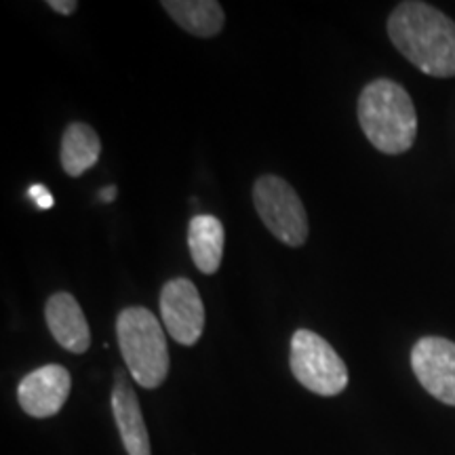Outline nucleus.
Returning <instances> with one entry per match:
<instances>
[{"instance_id": "nucleus-3", "label": "nucleus", "mask_w": 455, "mask_h": 455, "mask_svg": "<svg viewBox=\"0 0 455 455\" xmlns=\"http://www.w3.org/2000/svg\"><path fill=\"white\" fill-rule=\"evenodd\" d=\"M116 338L135 382L148 390L163 386L169 375L171 358L158 318L141 306L124 308L116 318Z\"/></svg>"}, {"instance_id": "nucleus-16", "label": "nucleus", "mask_w": 455, "mask_h": 455, "mask_svg": "<svg viewBox=\"0 0 455 455\" xmlns=\"http://www.w3.org/2000/svg\"><path fill=\"white\" fill-rule=\"evenodd\" d=\"M100 198H101V201H104V203H112L114 198H116V188H114V186L104 188V190L100 192Z\"/></svg>"}, {"instance_id": "nucleus-9", "label": "nucleus", "mask_w": 455, "mask_h": 455, "mask_svg": "<svg viewBox=\"0 0 455 455\" xmlns=\"http://www.w3.org/2000/svg\"><path fill=\"white\" fill-rule=\"evenodd\" d=\"M49 331L61 348L72 355H83L91 346L89 323L76 298L70 293H53L44 306Z\"/></svg>"}, {"instance_id": "nucleus-14", "label": "nucleus", "mask_w": 455, "mask_h": 455, "mask_svg": "<svg viewBox=\"0 0 455 455\" xmlns=\"http://www.w3.org/2000/svg\"><path fill=\"white\" fill-rule=\"evenodd\" d=\"M28 198L34 201V204H36L38 209H43V212H47V209H51L55 204L53 195H51L49 188L43 184H34L28 188Z\"/></svg>"}, {"instance_id": "nucleus-11", "label": "nucleus", "mask_w": 455, "mask_h": 455, "mask_svg": "<svg viewBox=\"0 0 455 455\" xmlns=\"http://www.w3.org/2000/svg\"><path fill=\"white\" fill-rule=\"evenodd\" d=\"M226 232L215 215H195L188 226V247L192 261L203 275H215L224 258Z\"/></svg>"}, {"instance_id": "nucleus-4", "label": "nucleus", "mask_w": 455, "mask_h": 455, "mask_svg": "<svg viewBox=\"0 0 455 455\" xmlns=\"http://www.w3.org/2000/svg\"><path fill=\"white\" fill-rule=\"evenodd\" d=\"M289 365L295 379L318 396H338L348 386V367L325 338L298 329L291 338Z\"/></svg>"}, {"instance_id": "nucleus-15", "label": "nucleus", "mask_w": 455, "mask_h": 455, "mask_svg": "<svg viewBox=\"0 0 455 455\" xmlns=\"http://www.w3.org/2000/svg\"><path fill=\"white\" fill-rule=\"evenodd\" d=\"M49 7L60 15H72L78 9L76 0H49Z\"/></svg>"}, {"instance_id": "nucleus-8", "label": "nucleus", "mask_w": 455, "mask_h": 455, "mask_svg": "<svg viewBox=\"0 0 455 455\" xmlns=\"http://www.w3.org/2000/svg\"><path fill=\"white\" fill-rule=\"evenodd\" d=\"M72 390L70 371L61 365H43L28 373L17 388V401L32 418H53L66 405Z\"/></svg>"}, {"instance_id": "nucleus-13", "label": "nucleus", "mask_w": 455, "mask_h": 455, "mask_svg": "<svg viewBox=\"0 0 455 455\" xmlns=\"http://www.w3.org/2000/svg\"><path fill=\"white\" fill-rule=\"evenodd\" d=\"M101 155L100 135L87 123H72L61 138L60 161L70 178H81L84 171L95 167Z\"/></svg>"}, {"instance_id": "nucleus-10", "label": "nucleus", "mask_w": 455, "mask_h": 455, "mask_svg": "<svg viewBox=\"0 0 455 455\" xmlns=\"http://www.w3.org/2000/svg\"><path fill=\"white\" fill-rule=\"evenodd\" d=\"M112 413L127 453L152 455L150 436H148L138 395H135L133 386L123 378V373L116 375V384L112 388Z\"/></svg>"}, {"instance_id": "nucleus-1", "label": "nucleus", "mask_w": 455, "mask_h": 455, "mask_svg": "<svg viewBox=\"0 0 455 455\" xmlns=\"http://www.w3.org/2000/svg\"><path fill=\"white\" fill-rule=\"evenodd\" d=\"M388 36L426 76H455V21L441 9L419 0L396 4L388 17Z\"/></svg>"}, {"instance_id": "nucleus-7", "label": "nucleus", "mask_w": 455, "mask_h": 455, "mask_svg": "<svg viewBox=\"0 0 455 455\" xmlns=\"http://www.w3.org/2000/svg\"><path fill=\"white\" fill-rule=\"evenodd\" d=\"M411 369L430 396L455 407V341L436 335L418 339L411 348Z\"/></svg>"}, {"instance_id": "nucleus-5", "label": "nucleus", "mask_w": 455, "mask_h": 455, "mask_svg": "<svg viewBox=\"0 0 455 455\" xmlns=\"http://www.w3.org/2000/svg\"><path fill=\"white\" fill-rule=\"evenodd\" d=\"M253 204L264 226L283 244L301 247L308 241V213L289 181L278 175H261L253 184Z\"/></svg>"}, {"instance_id": "nucleus-2", "label": "nucleus", "mask_w": 455, "mask_h": 455, "mask_svg": "<svg viewBox=\"0 0 455 455\" xmlns=\"http://www.w3.org/2000/svg\"><path fill=\"white\" fill-rule=\"evenodd\" d=\"M358 123L382 155H405L418 138V112L411 95L390 78H375L358 95Z\"/></svg>"}, {"instance_id": "nucleus-12", "label": "nucleus", "mask_w": 455, "mask_h": 455, "mask_svg": "<svg viewBox=\"0 0 455 455\" xmlns=\"http://www.w3.org/2000/svg\"><path fill=\"white\" fill-rule=\"evenodd\" d=\"M163 9L181 30L198 38L218 36L226 15L215 0H163Z\"/></svg>"}, {"instance_id": "nucleus-6", "label": "nucleus", "mask_w": 455, "mask_h": 455, "mask_svg": "<svg viewBox=\"0 0 455 455\" xmlns=\"http://www.w3.org/2000/svg\"><path fill=\"white\" fill-rule=\"evenodd\" d=\"M161 318L167 333L181 346H195L204 329V304L190 278H171L163 284Z\"/></svg>"}]
</instances>
